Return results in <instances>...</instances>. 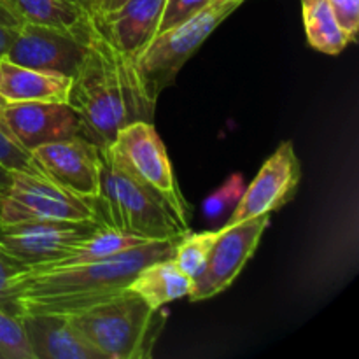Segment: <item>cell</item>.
<instances>
[{
  "mask_svg": "<svg viewBox=\"0 0 359 359\" xmlns=\"http://www.w3.org/2000/svg\"><path fill=\"white\" fill-rule=\"evenodd\" d=\"M67 104L79 118L81 135L98 147L111 146L128 123L153 121L156 105L140 83L135 60L116 49L97 23L72 76Z\"/></svg>",
  "mask_w": 359,
  "mask_h": 359,
  "instance_id": "6da1fadb",
  "label": "cell"
},
{
  "mask_svg": "<svg viewBox=\"0 0 359 359\" xmlns=\"http://www.w3.org/2000/svg\"><path fill=\"white\" fill-rule=\"evenodd\" d=\"M174 245L175 241H149L98 262L42 272L25 270L14 280L20 316H72L104 304L128 290L144 266L172 258Z\"/></svg>",
  "mask_w": 359,
  "mask_h": 359,
  "instance_id": "7a4b0ae2",
  "label": "cell"
},
{
  "mask_svg": "<svg viewBox=\"0 0 359 359\" xmlns=\"http://www.w3.org/2000/svg\"><path fill=\"white\" fill-rule=\"evenodd\" d=\"M100 189L93 200L98 224L146 241H177L188 233L168 207L119 161L111 146L100 147Z\"/></svg>",
  "mask_w": 359,
  "mask_h": 359,
  "instance_id": "3957f363",
  "label": "cell"
},
{
  "mask_svg": "<svg viewBox=\"0 0 359 359\" xmlns=\"http://www.w3.org/2000/svg\"><path fill=\"white\" fill-rule=\"evenodd\" d=\"M67 318L104 359L151 358L165 325L161 309H151L132 290Z\"/></svg>",
  "mask_w": 359,
  "mask_h": 359,
  "instance_id": "277c9868",
  "label": "cell"
},
{
  "mask_svg": "<svg viewBox=\"0 0 359 359\" xmlns=\"http://www.w3.org/2000/svg\"><path fill=\"white\" fill-rule=\"evenodd\" d=\"M241 4V0H210L209 6L203 7L198 14L170 30L158 34L144 48L135 58V69L149 100L156 104L158 95L172 84L193 53Z\"/></svg>",
  "mask_w": 359,
  "mask_h": 359,
  "instance_id": "5b68a950",
  "label": "cell"
},
{
  "mask_svg": "<svg viewBox=\"0 0 359 359\" xmlns=\"http://www.w3.org/2000/svg\"><path fill=\"white\" fill-rule=\"evenodd\" d=\"M112 151L123 165L146 184L177 223L189 231V207L179 189L163 140L151 121H132L116 133Z\"/></svg>",
  "mask_w": 359,
  "mask_h": 359,
  "instance_id": "8992f818",
  "label": "cell"
},
{
  "mask_svg": "<svg viewBox=\"0 0 359 359\" xmlns=\"http://www.w3.org/2000/svg\"><path fill=\"white\" fill-rule=\"evenodd\" d=\"M28 221H97L93 202L74 195L39 172L13 170L0 198V226Z\"/></svg>",
  "mask_w": 359,
  "mask_h": 359,
  "instance_id": "52a82bcc",
  "label": "cell"
},
{
  "mask_svg": "<svg viewBox=\"0 0 359 359\" xmlns=\"http://www.w3.org/2000/svg\"><path fill=\"white\" fill-rule=\"evenodd\" d=\"M269 224L270 214H263L242 223L221 226V235L214 242L202 273L193 280L189 300H207L226 291L252 258Z\"/></svg>",
  "mask_w": 359,
  "mask_h": 359,
  "instance_id": "ba28073f",
  "label": "cell"
},
{
  "mask_svg": "<svg viewBox=\"0 0 359 359\" xmlns=\"http://www.w3.org/2000/svg\"><path fill=\"white\" fill-rule=\"evenodd\" d=\"M97 226V221H28L0 226V248L27 269H39L65 255Z\"/></svg>",
  "mask_w": 359,
  "mask_h": 359,
  "instance_id": "9c48e42d",
  "label": "cell"
},
{
  "mask_svg": "<svg viewBox=\"0 0 359 359\" xmlns=\"http://www.w3.org/2000/svg\"><path fill=\"white\" fill-rule=\"evenodd\" d=\"M39 172L74 195L93 202L100 189V147L86 137L44 144L30 151Z\"/></svg>",
  "mask_w": 359,
  "mask_h": 359,
  "instance_id": "30bf717a",
  "label": "cell"
},
{
  "mask_svg": "<svg viewBox=\"0 0 359 359\" xmlns=\"http://www.w3.org/2000/svg\"><path fill=\"white\" fill-rule=\"evenodd\" d=\"M300 179V160L294 153L293 142L286 140L263 163L251 184L245 186L244 195L228 216L226 224H237L283 209L297 195Z\"/></svg>",
  "mask_w": 359,
  "mask_h": 359,
  "instance_id": "8fae6325",
  "label": "cell"
},
{
  "mask_svg": "<svg viewBox=\"0 0 359 359\" xmlns=\"http://www.w3.org/2000/svg\"><path fill=\"white\" fill-rule=\"evenodd\" d=\"M90 37L44 25L23 23L4 58L35 70L72 77L83 62Z\"/></svg>",
  "mask_w": 359,
  "mask_h": 359,
  "instance_id": "7c38bea8",
  "label": "cell"
},
{
  "mask_svg": "<svg viewBox=\"0 0 359 359\" xmlns=\"http://www.w3.org/2000/svg\"><path fill=\"white\" fill-rule=\"evenodd\" d=\"M0 123L30 153L44 144L81 135V121L67 102H6Z\"/></svg>",
  "mask_w": 359,
  "mask_h": 359,
  "instance_id": "4fadbf2b",
  "label": "cell"
},
{
  "mask_svg": "<svg viewBox=\"0 0 359 359\" xmlns=\"http://www.w3.org/2000/svg\"><path fill=\"white\" fill-rule=\"evenodd\" d=\"M165 0H126L118 9L95 18L116 49L135 60L156 37Z\"/></svg>",
  "mask_w": 359,
  "mask_h": 359,
  "instance_id": "5bb4252c",
  "label": "cell"
},
{
  "mask_svg": "<svg viewBox=\"0 0 359 359\" xmlns=\"http://www.w3.org/2000/svg\"><path fill=\"white\" fill-rule=\"evenodd\" d=\"M32 359H104L67 316L21 314Z\"/></svg>",
  "mask_w": 359,
  "mask_h": 359,
  "instance_id": "9a60e30c",
  "label": "cell"
},
{
  "mask_svg": "<svg viewBox=\"0 0 359 359\" xmlns=\"http://www.w3.org/2000/svg\"><path fill=\"white\" fill-rule=\"evenodd\" d=\"M72 77L0 60V97L6 102H67Z\"/></svg>",
  "mask_w": 359,
  "mask_h": 359,
  "instance_id": "2e32d148",
  "label": "cell"
},
{
  "mask_svg": "<svg viewBox=\"0 0 359 359\" xmlns=\"http://www.w3.org/2000/svg\"><path fill=\"white\" fill-rule=\"evenodd\" d=\"M23 23L44 25L90 37L95 16L90 0H6Z\"/></svg>",
  "mask_w": 359,
  "mask_h": 359,
  "instance_id": "e0dca14e",
  "label": "cell"
},
{
  "mask_svg": "<svg viewBox=\"0 0 359 359\" xmlns=\"http://www.w3.org/2000/svg\"><path fill=\"white\" fill-rule=\"evenodd\" d=\"M193 280L179 270L172 258L156 259L144 266L128 290L139 294L151 309L160 311L177 298L188 297Z\"/></svg>",
  "mask_w": 359,
  "mask_h": 359,
  "instance_id": "ac0fdd59",
  "label": "cell"
},
{
  "mask_svg": "<svg viewBox=\"0 0 359 359\" xmlns=\"http://www.w3.org/2000/svg\"><path fill=\"white\" fill-rule=\"evenodd\" d=\"M146 238L137 237V235L125 233V231L114 230V228L98 224L90 235L81 238L77 244H74L63 256H60L55 262H49L39 269H27L32 272H42V270L63 269V266H76L83 263L98 262V259L109 258V256L119 255L123 251L137 248L140 244H146Z\"/></svg>",
  "mask_w": 359,
  "mask_h": 359,
  "instance_id": "d6986e66",
  "label": "cell"
},
{
  "mask_svg": "<svg viewBox=\"0 0 359 359\" xmlns=\"http://www.w3.org/2000/svg\"><path fill=\"white\" fill-rule=\"evenodd\" d=\"M307 41L316 51L325 55H340L349 46V39L340 28L328 0H302Z\"/></svg>",
  "mask_w": 359,
  "mask_h": 359,
  "instance_id": "ffe728a7",
  "label": "cell"
},
{
  "mask_svg": "<svg viewBox=\"0 0 359 359\" xmlns=\"http://www.w3.org/2000/svg\"><path fill=\"white\" fill-rule=\"evenodd\" d=\"M219 235L221 228L219 230L200 231V233L188 231L181 238H177L174 252H172V259L179 266V270L186 273L191 280H195L202 273L210 251H212L214 242L217 241Z\"/></svg>",
  "mask_w": 359,
  "mask_h": 359,
  "instance_id": "44dd1931",
  "label": "cell"
},
{
  "mask_svg": "<svg viewBox=\"0 0 359 359\" xmlns=\"http://www.w3.org/2000/svg\"><path fill=\"white\" fill-rule=\"evenodd\" d=\"M245 182L242 179L241 174H231L228 177V181L224 182L221 188H217L212 195L207 196L203 200V216L210 221V223H216L217 219H223L228 217L233 209L237 207V203L241 202L242 195H244Z\"/></svg>",
  "mask_w": 359,
  "mask_h": 359,
  "instance_id": "7402d4cb",
  "label": "cell"
},
{
  "mask_svg": "<svg viewBox=\"0 0 359 359\" xmlns=\"http://www.w3.org/2000/svg\"><path fill=\"white\" fill-rule=\"evenodd\" d=\"M0 359H32L20 319L0 311Z\"/></svg>",
  "mask_w": 359,
  "mask_h": 359,
  "instance_id": "603a6c76",
  "label": "cell"
},
{
  "mask_svg": "<svg viewBox=\"0 0 359 359\" xmlns=\"http://www.w3.org/2000/svg\"><path fill=\"white\" fill-rule=\"evenodd\" d=\"M25 270H27V266L11 258L0 248V311L18 319H20V307H18L16 293H14V280Z\"/></svg>",
  "mask_w": 359,
  "mask_h": 359,
  "instance_id": "cb8c5ba5",
  "label": "cell"
},
{
  "mask_svg": "<svg viewBox=\"0 0 359 359\" xmlns=\"http://www.w3.org/2000/svg\"><path fill=\"white\" fill-rule=\"evenodd\" d=\"M0 163L9 168V170L39 172L32 154L9 135V132L2 126V123H0Z\"/></svg>",
  "mask_w": 359,
  "mask_h": 359,
  "instance_id": "d4e9b609",
  "label": "cell"
},
{
  "mask_svg": "<svg viewBox=\"0 0 359 359\" xmlns=\"http://www.w3.org/2000/svg\"><path fill=\"white\" fill-rule=\"evenodd\" d=\"M209 4L210 0H165L163 14H161L158 34L184 23V21H188L189 18L198 14L200 11H202L203 7L209 6Z\"/></svg>",
  "mask_w": 359,
  "mask_h": 359,
  "instance_id": "484cf974",
  "label": "cell"
},
{
  "mask_svg": "<svg viewBox=\"0 0 359 359\" xmlns=\"http://www.w3.org/2000/svg\"><path fill=\"white\" fill-rule=\"evenodd\" d=\"M340 28L351 42L356 41L359 30V0H328Z\"/></svg>",
  "mask_w": 359,
  "mask_h": 359,
  "instance_id": "4316f807",
  "label": "cell"
},
{
  "mask_svg": "<svg viewBox=\"0 0 359 359\" xmlns=\"http://www.w3.org/2000/svg\"><path fill=\"white\" fill-rule=\"evenodd\" d=\"M21 25H23V21L7 6L6 0H0V60L6 56L7 49L13 44Z\"/></svg>",
  "mask_w": 359,
  "mask_h": 359,
  "instance_id": "83f0119b",
  "label": "cell"
},
{
  "mask_svg": "<svg viewBox=\"0 0 359 359\" xmlns=\"http://www.w3.org/2000/svg\"><path fill=\"white\" fill-rule=\"evenodd\" d=\"M91 2V11H93V16L98 18L105 13H111V11L118 9L123 2L126 0H90Z\"/></svg>",
  "mask_w": 359,
  "mask_h": 359,
  "instance_id": "f1b7e54d",
  "label": "cell"
},
{
  "mask_svg": "<svg viewBox=\"0 0 359 359\" xmlns=\"http://www.w3.org/2000/svg\"><path fill=\"white\" fill-rule=\"evenodd\" d=\"M11 179H13V170H9V168L0 163V198H2L4 193L9 188Z\"/></svg>",
  "mask_w": 359,
  "mask_h": 359,
  "instance_id": "f546056e",
  "label": "cell"
},
{
  "mask_svg": "<svg viewBox=\"0 0 359 359\" xmlns=\"http://www.w3.org/2000/svg\"><path fill=\"white\" fill-rule=\"evenodd\" d=\"M4 105H6V100H4V98H2V97H0V109H2V107H4Z\"/></svg>",
  "mask_w": 359,
  "mask_h": 359,
  "instance_id": "4dcf8cb0",
  "label": "cell"
},
{
  "mask_svg": "<svg viewBox=\"0 0 359 359\" xmlns=\"http://www.w3.org/2000/svg\"><path fill=\"white\" fill-rule=\"evenodd\" d=\"M219 2H230V0H219ZM241 2H244V0H241Z\"/></svg>",
  "mask_w": 359,
  "mask_h": 359,
  "instance_id": "1f68e13d",
  "label": "cell"
}]
</instances>
